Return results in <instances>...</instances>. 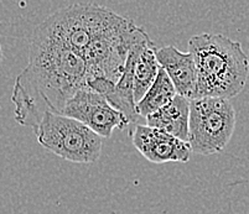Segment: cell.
<instances>
[{"label":"cell","mask_w":249,"mask_h":214,"mask_svg":"<svg viewBox=\"0 0 249 214\" xmlns=\"http://www.w3.org/2000/svg\"><path fill=\"white\" fill-rule=\"evenodd\" d=\"M150 41L142 28L132 19L117 17L114 22L92 41L83 55L87 64L88 80L107 78L117 83L124 71L126 57L133 46Z\"/></svg>","instance_id":"277c9868"},{"label":"cell","mask_w":249,"mask_h":214,"mask_svg":"<svg viewBox=\"0 0 249 214\" xmlns=\"http://www.w3.org/2000/svg\"><path fill=\"white\" fill-rule=\"evenodd\" d=\"M34 132L46 150L74 164H93L102 154L103 139L65 115L47 113Z\"/></svg>","instance_id":"5b68a950"},{"label":"cell","mask_w":249,"mask_h":214,"mask_svg":"<svg viewBox=\"0 0 249 214\" xmlns=\"http://www.w3.org/2000/svg\"><path fill=\"white\" fill-rule=\"evenodd\" d=\"M87 64L80 53L35 29L29 64L15 80L11 94L15 120L35 129L47 113L61 115L70 99L87 88Z\"/></svg>","instance_id":"6da1fadb"},{"label":"cell","mask_w":249,"mask_h":214,"mask_svg":"<svg viewBox=\"0 0 249 214\" xmlns=\"http://www.w3.org/2000/svg\"><path fill=\"white\" fill-rule=\"evenodd\" d=\"M61 115L80 121L102 139L110 137L115 129L123 130L129 124L128 119L107 99L89 88L77 92L65 105Z\"/></svg>","instance_id":"52a82bcc"},{"label":"cell","mask_w":249,"mask_h":214,"mask_svg":"<svg viewBox=\"0 0 249 214\" xmlns=\"http://www.w3.org/2000/svg\"><path fill=\"white\" fill-rule=\"evenodd\" d=\"M118 16L99 4L74 3L55 11L35 29L83 57L92 41Z\"/></svg>","instance_id":"3957f363"},{"label":"cell","mask_w":249,"mask_h":214,"mask_svg":"<svg viewBox=\"0 0 249 214\" xmlns=\"http://www.w3.org/2000/svg\"><path fill=\"white\" fill-rule=\"evenodd\" d=\"M189 52L197 72L194 99L230 100L243 91L249 76V58L241 42L222 33H203L190 39Z\"/></svg>","instance_id":"7a4b0ae2"},{"label":"cell","mask_w":249,"mask_h":214,"mask_svg":"<svg viewBox=\"0 0 249 214\" xmlns=\"http://www.w3.org/2000/svg\"><path fill=\"white\" fill-rule=\"evenodd\" d=\"M190 100L176 94L165 107L146 116V127L165 132L178 140L189 141Z\"/></svg>","instance_id":"8fae6325"},{"label":"cell","mask_w":249,"mask_h":214,"mask_svg":"<svg viewBox=\"0 0 249 214\" xmlns=\"http://www.w3.org/2000/svg\"><path fill=\"white\" fill-rule=\"evenodd\" d=\"M175 96L176 91L174 84L167 77L164 69L160 68L159 73L156 76L151 87L149 88V91L142 97V100L135 105L137 114L139 115V118H146L165 107Z\"/></svg>","instance_id":"7c38bea8"},{"label":"cell","mask_w":249,"mask_h":214,"mask_svg":"<svg viewBox=\"0 0 249 214\" xmlns=\"http://www.w3.org/2000/svg\"><path fill=\"white\" fill-rule=\"evenodd\" d=\"M150 41L138 44L130 49L126 57L124 71L122 73L121 78L115 83L113 91L104 98L107 99V102L114 108L115 110L121 112L126 119L129 124L135 123L139 119V115L135 110V100H134V67L137 62L138 55L140 49L145 45L150 44Z\"/></svg>","instance_id":"30bf717a"},{"label":"cell","mask_w":249,"mask_h":214,"mask_svg":"<svg viewBox=\"0 0 249 214\" xmlns=\"http://www.w3.org/2000/svg\"><path fill=\"white\" fill-rule=\"evenodd\" d=\"M156 61L174 84L176 94L192 100L196 92L197 72L194 56L182 52L175 46H165L155 49Z\"/></svg>","instance_id":"9c48e42d"},{"label":"cell","mask_w":249,"mask_h":214,"mask_svg":"<svg viewBox=\"0 0 249 214\" xmlns=\"http://www.w3.org/2000/svg\"><path fill=\"white\" fill-rule=\"evenodd\" d=\"M235 110L231 100L200 98L190 100L189 145L197 155L218 154L232 139Z\"/></svg>","instance_id":"8992f818"},{"label":"cell","mask_w":249,"mask_h":214,"mask_svg":"<svg viewBox=\"0 0 249 214\" xmlns=\"http://www.w3.org/2000/svg\"><path fill=\"white\" fill-rule=\"evenodd\" d=\"M133 145L153 164L190 161L192 150L189 143L181 141L159 129L137 125L130 132Z\"/></svg>","instance_id":"ba28073f"},{"label":"cell","mask_w":249,"mask_h":214,"mask_svg":"<svg viewBox=\"0 0 249 214\" xmlns=\"http://www.w3.org/2000/svg\"><path fill=\"white\" fill-rule=\"evenodd\" d=\"M1 61H3V49H1V44H0V65H1Z\"/></svg>","instance_id":"5bb4252c"},{"label":"cell","mask_w":249,"mask_h":214,"mask_svg":"<svg viewBox=\"0 0 249 214\" xmlns=\"http://www.w3.org/2000/svg\"><path fill=\"white\" fill-rule=\"evenodd\" d=\"M156 46L154 42L140 49L134 67V100L135 104L142 100L159 73L160 66L155 56Z\"/></svg>","instance_id":"4fadbf2b"}]
</instances>
